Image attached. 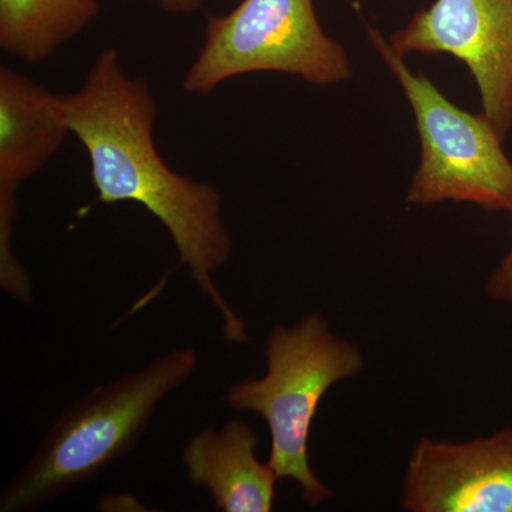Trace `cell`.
Returning <instances> with one entry per match:
<instances>
[{
  "label": "cell",
  "mask_w": 512,
  "mask_h": 512,
  "mask_svg": "<svg viewBox=\"0 0 512 512\" xmlns=\"http://www.w3.org/2000/svg\"><path fill=\"white\" fill-rule=\"evenodd\" d=\"M70 133L83 144L92 165L97 202H136L167 229L181 264L222 319L229 343L248 340V326L214 282L232 252L214 185L171 170L154 143L156 96L143 77L128 76L119 50H101L77 92L64 94Z\"/></svg>",
  "instance_id": "cell-1"
},
{
  "label": "cell",
  "mask_w": 512,
  "mask_h": 512,
  "mask_svg": "<svg viewBox=\"0 0 512 512\" xmlns=\"http://www.w3.org/2000/svg\"><path fill=\"white\" fill-rule=\"evenodd\" d=\"M194 348L174 349L69 404L25 467L3 487L0 512H32L136 450L165 397L197 372Z\"/></svg>",
  "instance_id": "cell-2"
},
{
  "label": "cell",
  "mask_w": 512,
  "mask_h": 512,
  "mask_svg": "<svg viewBox=\"0 0 512 512\" xmlns=\"http://www.w3.org/2000/svg\"><path fill=\"white\" fill-rule=\"evenodd\" d=\"M265 359V375L234 384L227 403L266 421L271 433L269 466L279 480L291 478L299 485L309 507H319L335 491L309 464L313 419L330 387L359 375L365 359L356 345L332 332L320 313H309L293 326H275L266 336Z\"/></svg>",
  "instance_id": "cell-3"
},
{
  "label": "cell",
  "mask_w": 512,
  "mask_h": 512,
  "mask_svg": "<svg viewBox=\"0 0 512 512\" xmlns=\"http://www.w3.org/2000/svg\"><path fill=\"white\" fill-rule=\"evenodd\" d=\"M367 37L402 86L416 120L421 160L407 204L471 202L487 212L512 214V163L490 119L460 109L429 77L412 72L376 29H367Z\"/></svg>",
  "instance_id": "cell-4"
},
{
  "label": "cell",
  "mask_w": 512,
  "mask_h": 512,
  "mask_svg": "<svg viewBox=\"0 0 512 512\" xmlns=\"http://www.w3.org/2000/svg\"><path fill=\"white\" fill-rule=\"evenodd\" d=\"M261 72L325 87L348 80L352 62L323 30L313 0H242L227 15L208 16L204 45L181 86L205 96L229 79Z\"/></svg>",
  "instance_id": "cell-5"
},
{
  "label": "cell",
  "mask_w": 512,
  "mask_h": 512,
  "mask_svg": "<svg viewBox=\"0 0 512 512\" xmlns=\"http://www.w3.org/2000/svg\"><path fill=\"white\" fill-rule=\"evenodd\" d=\"M399 55H450L466 64L483 113L512 130V0H436L389 39Z\"/></svg>",
  "instance_id": "cell-6"
},
{
  "label": "cell",
  "mask_w": 512,
  "mask_h": 512,
  "mask_svg": "<svg viewBox=\"0 0 512 512\" xmlns=\"http://www.w3.org/2000/svg\"><path fill=\"white\" fill-rule=\"evenodd\" d=\"M400 507L512 512V427L464 443L421 439L410 454Z\"/></svg>",
  "instance_id": "cell-7"
},
{
  "label": "cell",
  "mask_w": 512,
  "mask_h": 512,
  "mask_svg": "<svg viewBox=\"0 0 512 512\" xmlns=\"http://www.w3.org/2000/svg\"><path fill=\"white\" fill-rule=\"evenodd\" d=\"M258 443L251 424L239 419L220 430L205 427L183 448L185 476L211 494L217 511L271 512L279 477L256 457Z\"/></svg>",
  "instance_id": "cell-8"
},
{
  "label": "cell",
  "mask_w": 512,
  "mask_h": 512,
  "mask_svg": "<svg viewBox=\"0 0 512 512\" xmlns=\"http://www.w3.org/2000/svg\"><path fill=\"white\" fill-rule=\"evenodd\" d=\"M69 134L63 96L0 67V192L16 194L56 156Z\"/></svg>",
  "instance_id": "cell-9"
},
{
  "label": "cell",
  "mask_w": 512,
  "mask_h": 512,
  "mask_svg": "<svg viewBox=\"0 0 512 512\" xmlns=\"http://www.w3.org/2000/svg\"><path fill=\"white\" fill-rule=\"evenodd\" d=\"M99 12V0H0V47L28 63L46 62Z\"/></svg>",
  "instance_id": "cell-10"
},
{
  "label": "cell",
  "mask_w": 512,
  "mask_h": 512,
  "mask_svg": "<svg viewBox=\"0 0 512 512\" xmlns=\"http://www.w3.org/2000/svg\"><path fill=\"white\" fill-rule=\"evenodd\" d=\"M485 295L494 302L511 303L512 305V244L508 254L485 284Z\"/></svg>",
  "instance_id": "cell-11"
},
{
  "label": "cell",
  "mask_w": 512,
  "mask_h": 512,
  "mask_svg": "<svg viewBox=\"0 0 512 512\" xmlns=\"http://www.w3.org/2000/svg\"><path fill=\"white\" fill-rule=\"evenodd\" d=\"M161 9L171 15H192L204 6L205 0H154Z\"/></svg>",
  "instance_id": "cell-12"
}]
</instances>
